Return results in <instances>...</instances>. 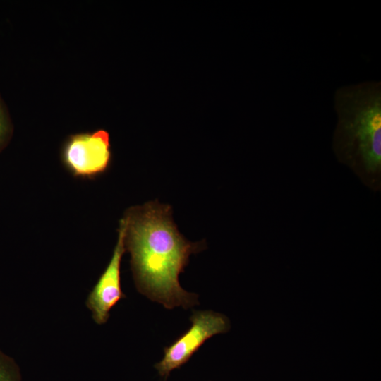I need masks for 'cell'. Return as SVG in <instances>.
<instances>
[{
  "instance_id": "4",
  "label": "cell",
  "mask_w": 381,
  "mask_h": 381,
  "mask_svg": "<svg viewBox=\"0 0 381 381\" xmlns=\"http://www.w3.org/2000/svg\"><path fill=\"white\" fill-rule=\"evenodd\" d=\"M191 327L170 346L164 348L162 359L155 365L159 374L167 377L174 369L186 363L200 347L215 334L226 332L228 318L212 310L194 311Z\"/></svg>"
},
{
  "instance_id": "2",
  "label": "cell",
  "mask_w": 381,
  "mask_h": 381,
  "mask_svg": "<svg viewBox=\"0 0 381 381\" xmlns=\"http://www.w3.org/2000/svg\"><path fill=\"white\" fill-rule=\"evenodd\" d=\"M337 124L332 150L373 190L381 186V82L338 87L334 94Z\"/></svg>"
},
{
  "instance_id": "6",
  "label": "cell",
  "mask_w": 381,
  "mask_h": 381,
  "mask_svg": "<svg viewBox=\"0 0 381 381\" xmlns=\"http://www.w3.org/2000/svg\"><path fill=\"white\" fill-rule=\"evenodd\" d=\"M13 127L7 107L0 96V152L9 143Z\"/></svg>"
},
{
  "instance_id": "7",
  "label": "cell",
  "mask_w": 381,
  "mask_h": 381,
  "mask_svg": "<svg viewBox=\"0 0 381 381\" xmlns=\"http://www.w3.org/2000/svg\"><path fill=\"white\" fill-rule=\"evenodd\" d=\"M0 381H20V370L15 361L0 351Z\"/></svg>"
},
{
  "instance_id": "1",
  "label": "cell",
  "mask_w": 381,
  "mask_h": 381,
  "mask_svg": "<svg viewBox=\"0 0 381 381\" xmlns=\"http://www.w3.org/2000/svg\"><path fill=\"white\" fill-rule=\"evenodd\" d=\"M122 220L138 290L167 309L196 305L198 296L181 286L179 276L190 255L205 248V242L185 238L173 221L171 207L158 201L128 208Z\"/></svg>"
},
{
  "instance_id": "5",
  "label": "cell",
  "mask_w": 381,
  "mask_h": 381,
  "mask_svg": "<svg viewBox=\"0 0 381 381\" xmlns=\"http://www.w3.org/2000/svg\"><path fill=\"white\" fill-rule=\"evenodd\" d=\"M124 234L125 227L121 219L111 258L87 299L86 305L92 312L94 321L98 325L105 323L111 308L125 298L121 286V262L126 250Z\"/></svg>"
},
{
  "instance_id": "3",
  "label": "cell",
  "mask_w": 381,
  "mask_h": 381,
  "mask_svg": "<svg viewBox=\"0 0 381 381\" xmlns=\"http://www.w3.org/2000/svg\"><path fill=\"white\" fill-rule=\"evenodd\" d=\"M61 160L74 176L93 179L104 174L112 162L110 136L104 129L68 135L61 148Z\"/></svg>"
}]
</instances>
